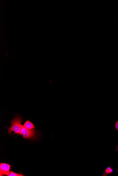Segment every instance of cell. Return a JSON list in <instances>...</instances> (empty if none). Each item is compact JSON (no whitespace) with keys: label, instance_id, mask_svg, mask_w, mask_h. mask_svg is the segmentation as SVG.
I'll return each mask as SVG.
<instances>
[{"label":"cell","instance_id":"cell-2","mask_svg":"<svg viewBox=\"0 0 118 176\" xmlns=\"http://www.w3.org/2000/svg\"><path fill=\"white\" fill-rule=\"evenodd\" d=\"M36 133L37 131L35 129H27L23 126H22L20 134L23 136L24 139H31L36 137Z\"/></svg>","mask_w":118,"mask_h":176},{"label":"cell","instance_id":"cell-4","mask_svg":"<svg viewBox=\"0 0 118 176\" xmlns=\"http://www.w3.org/2000/svg\"><path fill=\"white\" fill-rule=\"evenodd\" d=\"M24 127L27 129H33L35 128V126L29 120H27L23 124Z\"/></svg>","mask_w":118,"mask_h":176},{"label":"cell","instance_id":"cell-1","mask_svg":"<svg viewBox=\"0 0 118 176\" xmlns=\"http://www.w3.org/2000/svg\"><path fill=\"white\" fill-rule=\"evenodd\" d=\"M23 121L21 117L19 116H16L10 121L11 124V127H7L8 129V134H11L13 131L16 133V134H20L21 130L22 125L21 122Z\"/></svg>","mask_w":118,"mask_h":176},{"label":"cell","instance_id":"cell-3","mask_svg":"<svg viewBox=\"0 0 118 176\" xmlns=\"http://www.w3.org/2000/svg\"><path fill=\"white\" fill-rule=\"evenodd\" d=\"M11 166L6 163L0 164V176L4 175L8 176L10 173V170Z\"/></svg>","mask_w":118,"mask_h":176},{"label":"cell","instance_id":"cell-8","mask_svg":"<svg viewBox=\"0 0 118 176\" xmlns=\"http://www.w3.org/2000/svg\"></svg>","mask_w":118,"mask_h":176},{"label":"cell","instance_id":"cell-5","mask_svg":"<svg viewBox=\"0 0 118 176\" xmlns=\"http://www.w3.org/2000/svg\"><path fill=\"white\" fill-rule=\"evenodd\" d=\"M23 174L15 173L12 171L10 172L9 175L8 176H24Z\"/></svg>","mask_w":118,"mask_h":176},{"label":"cell","instance_id":"cell-7","mask_svg":"<svg viewBox=\"0 0 118 176\" xmlns=\"http://www.w3.org/2000/svg\"><path fill=\"white\" fill-rule=\"evenodd\" d=\"M115 127L116 129L118 131V121L116 122L115 124Z\"/></svg>","mask_w":118,"mask_h":176},{"label":"cell","instance_id":"cell-6","mask_svg":"<svg viewBox=\"0 0 118 176\" xmlns=\"http://www.w3.org/2000/svg\"><path fill=\"white\" fill-rule=\"evenodd\" d=\"M113 172V170L112 168H110V167H107V168L106 169L105 172L107 174H109L112 173Z\"/></svg>","mask_w":118,"mask_h":176}]
</instances>
